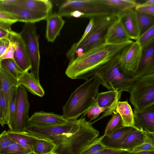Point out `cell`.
Returning <instances> with one entry per match:
<instances>
[{
    "instance_id": "cell-1",
    "label": "cell",
    "mask_w": 154,
    "mask_h": 154,
    "mask_svg": "<svg viewBox=\"0 0 154 154\" xmlns=\"http://www.w3.org/2000/svg\"><path fill=\"white\" fill-rule=\"evenodd\" d=\"M133 42L131 40L119 45L105 43L93 48L69 62L65 74L72 79L86 80L96 75L101 68Z\"/></svg>"
},
{
    "instance_id": "cell-2",
    "label": "cell",
    "mask_w": 154,
    "mask_h": 154,
    "mask_svg": "<svg viewBox=\"0 0 154 154\" xmlns=\"http://www.w3.org/2000/svg\"><path fill=\"white\" fill-rule=\"evenodd\" d=\"M102 84L95 75L86 80L70 95L63 108V115L68 120L77 119L96 102L99 87Z\"/></svg>"
},
{
    "instance_id": "cell-3",
    "label": "cell",
    "mask_w": 154,
    "mask_h": 154,
    "mask_svg": "<svg viewBox=\"0 0 154 154\" xmlns=\"http://www.w3.org/2000/svg\"><path fill=\"white\" fill-rule=\"evenodd\" d=\"M58 13L62 17L89 18L110 15L118 16L119 14L100 0H66L60 6Z\"/></svg>"
},
{
    "instance_id": "cell-4",
    "label": "cell",
    "mask_w": 154,
    "mask_h": 154,
    "mask_svg": "<svg viewBox=\"0 0 154 154\" xmlns=\"http://www.w3.org/2000/svg\"><path fill=\"white\" fill-rule=\"evenodd\" d=\"M99 135L85 118L80 119L79 128L70 137L57 145L55 152L58 154H81L85 149Z\"/></svg>"
},
{
    "instance_id": "cell-5",
    "label": "cell",
    "mask_w": 154,
    "mask_h": 154,
    "mask_svg": "<svg viewBox=\"0 0 154 154\" xmlns=\"http://www.w3.org/2000/svg\"><path fill=\"white\" fill-rule=\"evenodd\" d=\"M80 119L69 120L63 124L46 127L27 125L25 131L39 138L48 140L58 145L74 134L79 128Z\"/></svg>"
},
{
    "instance_id": "cell-6",
    "label": "cell",
    "mask_w": 154,
    "mask_h": 154,
    "mask_svg": "<svg viewBox=\"0 0 154 154\" xmlns=\"http://www.w3.org/2000/svg\"><path fill=\"white\" fill-rule=\"evenodd\" d=\"M94 23L85 38L77 47L73 59L89 50L105 44L108 30L118 16L110 15L93 17Z\"/></svg>"
},
{
    "instance_id": "cell-7",
    "label": "cell",
    "mask_w": 154,
    "mask_h": 154,
    "mask_svg": "<svg viewBox=\"0 0 154 154\" xmlns=\"http://www.w3.org/2000/svg\"><path fill=\"white\" fill-rule=\"evenodd\" d=\"M119 55L103 66L96 75L100 77L101 85L108 89L129 92L137 78L125 74L121 70L118 63Z\"/></svg>"
},
{
    "instance_id": "cell-8",
    "label": "cell",
    "mask_w": 154,
    "mask_h": 154,
    "mask_svg": "<svg viewBox=\"0 0 154 154\" xmlns=\"http://www.w3.org/2000/svg\"><path fill=\"white\" fill-rule=\"evenodd\" d=\"M129 92L134 110L140 111L154 104V74L137 78Z\"/></svg>"
},
{
    "instance_id": "cell-9",
    "label": "cell",
    "mask_w": 154,
    "mask_h": 154,
    "mask_svg": "<svg viewBox=\"0 0 154 154\" xmlns=\"http://www.w3.org/2000/svg\"><path fill=\"white\" fill-rule=\"evenodd\" d=\"M35 23H25L19 33L25 45L30 58L31 72L39 81V72L40 61L38 37Z\"/></svg>"
},
{
    "instance_id": "cell-10",
    "label": "cell",
    "mask_w": 154,
    "mask_h": 154,
    "mask_svg": "<svg viewBox=\"0 0 154 154\" xmlns=\"http://www.w3.org/2000/svg\"><path fill=\"white\" fill-rule=\"evenodd\" d=\"M142 51V48L136 41L121 52L118 57V63L120 69L123 73L134 77L137 70Z\"/></svg>"
},
{
    "instance_id": "cell-11",
    "label": "cell",
    "mask_w": 154,
    "mask_h": 154,
    "mask_svg": "<svg viewBox=\"0 0 154 154\" xmlns=\"http://www.w3.org/2000/svg\"><path fill=\"white\" fill-rule=\"evenodd\" d=\"M15 105V119L11 131L14 132L25 131L29 118V111L30 104L26 89L21 85L17 89Z\"/></svg>"
},
{
    "instance_id": "cell-12",
    "label": "cell",
    "mask_w": 154,
    "mask_h": 154,
    "mask_svg": "<svg viewBox=\"0 0 154 154\" xmlns=\"http://www.w3.org/2000/svg\"><path fill=\"white\" fill-rule=\"evenodd\" d=\"M0 11L8 14L18 21L35 23L46 20L49 14L33 11L15 5H0Z\"/></svg>"
},
{
    "instance_id": "cell-13",
    "label": "cell",
    "mask_w": 154,
    "mask_h": 154,
    "mask_svg": "<svg viewBox=\"0 0 154 154\" xmlns=\"http://www.w3.org/2000/svg\"><path fill=\"white\" fill-rule=\"evenodd\" d=\"M8 39L14 48V61L23 72H29L31 68V62L25 43L19 33L14 31Z\"/></svg>"
},
{
    "instance_id": "cell-14",
    "label": "cell",
    "mask_w": 154,
    "mask_h": 154,
    "mask_svg": "<svg viewBox=\"0 0 154 154\" xmlns=\"http://www.w3.org/2000/svg\"><path fill=\"white\" fill-rule=\"evenodd\" d=\"M69 121L63 115L41 111L35 112L29 118L27 124L46 127L64 124Z\"/></svg>"
},
{
    "instance_id": "cell-15",
    "label": "cell",
    "mask_w": 154,
    "mask_h": 154,
    "mask_svg": "<svg viewBox=\"0 0 154 154\" xmlns=\"http://www.w3.org/2000/svg\"><path fill=\"white\" fill-rule=\"evenodd\" d=\"M137 128L124 127L111 134L100 137V142L106 148L117 149H121L122 144L127 137Z\"/></svg>"
},
{
    "instance_id": "cell-16",
    "label": "cell",
    "mask_w": 154,
    "mask_h": 154,
    "mask_svg": "<svg viewBox=\"0 0 154 154\" xmlns=\"http://www.w3.org/2000/svg\"><path fill=\"white\" fill-rule=\"evenodd\" d=\"M122 92V91L112 90L98 93L96 98V102L100 106L107 108V110L101 117L91 123L92 124L105 116L112 114L116 112L117 104L121 99Z\"/></svg>"
},
{
    "instance_id": "cell-17",
    "label": "cell",
    "mask_w": 154,
    "mask_h": 154,
    "mask_svg": "<svg viewBox=\"0 0 154 154\" xmlns=\"http://www.w3.org/2000/svg\"><path fill=\"white\" fill-rule=\"evenodd\" d=\"M154 74V41L143 49L141 58L134 77Z\"/></svg>"
},
{
    "instance_id": "cell-18",
    "label": "cell",
    "mask_w": 154,
    "mask_h": 154,
    "mask_svg": "<svg viewBox=\"0 0 154 154\" xmlns=\"http://www.w3.org/2000/svg\"><path fill=\"white\" fill-rule=\"evenodd\" d=\"M135 126L139 130L146 132H154V104L143 110H134Z\"/></svg>"
},
{
    "instance_id": "cell-19",
    "label": "cell",
    "mask_w": 154,
    "mask_h": 154,
    "mask_svg": "<svg viewBox=\"0 0 154 154\" xmlns=\"http://www.w3.org/2000/svg\"><path fill=\"white\" fill-rule=\"evenodd\" d=\"M118 17L130 38L136 40L140 33L137 13L134 9L121 12Z\"/></svg>"
},
{
    "instance_id": "cell-20",
    "label": "cell",
    "mask_w": 154,
    "mask_h": 154,
    "mask_svg": "<svg viewBox=\"0 0 154 154\" xmlns=\"http://www.w3.org/2000/svg\"><path fill=\"white\" fill-rule=\"evenodd\" d=\"M131 40L119 18L109 28L105 39L107 44L117 45Z\"/></svg>"
},
{
    "instance_id": "cell-21",
    "label": "cell",
    "mask_w": 154,
    "mask_h": 154,
    "mask_svg": "<svg viewBox=\"0 0 154 154\" xmlns=\"http://www.w3.org/2000/svg\"><path fill=\"white\" fill-rule=\"evenodd\" d=\"M46 20L45 37L48 42H53L59 35L65 21L58 13L49 14Z\"/></svg>"
},
{
    "instance_id": "cell-22",
    "label": "cell",
    "mask_w": 154,
    "mask_h": 154,
    "mask_svg": "<svg viewBox=\"0 0 154 154\" xmlns=\"http://www.w3.org/2000/svg\"><path fill=\"white\" fill-rule=\"evenodd\" d=\"M0 82L6 100L7 110L8 105L12 94L17 90L20 85L18 80L0 66Z\"/></svg>"
},
{
    "instance_id": "cell-23",
    "label": "cell",
    "mask_w": 154,
    "mask_h": 154,
    "mask_svg": "<svg viewBox=\"0 0 154 154\" xmlns=\"http://www.w3.org/2000/svg\"><path fill=\"white\" fill-rule=\"evenodd\" d=\"M18 81L20 85L23 86L32 94L40 97H42L44 95L45 91L39 81L31 72H24Z\"/></svg>"
},
{
    "instance_id": "cell-24",
    "label": "cell",
    "mask_w": 154,
    "mask_h": 154,
    "mask_svg": "<svg viewBox=\"0 0 154 154\" xmlns=\"http://www.w3.org/2000/svg\"><path fill=\"white\" fill-rule=\"evenodd\" d=\"M16 5L30 10L50 14L53 5L48 0H18Z\"/></svg>"
},
{
    "instance_id": "cell-25",
    "label": "cell",
    "mask_w": 154,
    "mask_h": 154,
    "mask_svg": "<svg viewBox=\"0 0 154 154\" xmlns=\"http://www.w3.org/2000/svg\"><path fill=\"white\" fill-rule=\"evenodd\" d=\"M147 141L151 142L147 139L146 132L137 129L127 137L122 144L121 149L130 152L131 149Z\"/></svg>"
},
{
    "instance_id": "cell-26",
    "label": "cell",
    "mask_w": 154,
    "mask_h": 154,
    "mask_svg": "<svg viewBox=\"0 0 154 154\" xmlns=\"http://www.w3.org/2000/svg\"><path fill=\"white\" fill-rule=\"evenodd\" d=\"M116 112L121 116L124 126L137 127L134 124V112L127 100L119 101L117 104Z\"/></svg>"
},
{
    "instance_id": "cell-27",
    "label": "cell",
    "mask_w": 154,
    "mask_h": 154,
    "mask_svg": "<svg viewBox=\"0 0 154 154\" xmlns=\"http://www.w3.org/2000/svg\"><path fill=\"white\" fill-rule=\"evenodd\" d=\"M7 131L8 135L15 143L26 148L32 149V144L38 138L25 131L14 132L10 130Z\"/></svg>"
},
{
    "instance_id": "cell-28",
    "label": "cell",
    "mask_w": 154,
    "mask_h": 154,
    "mask_svg": "<svg viewBox=\"0 0 154 154\" xmlns=\"http://www.w3.org/2000/svg\"><path fill=\"white\" fill-rule=\"evenodd\" d=\"M57 145L45 139L38 138L32 144L33 154H48L55 152Z\"/></svg>"
},
{
    "instance_id": "cell-29",
    "label": "cell",
    "mask_w": 154,
    "mask_h": 154,
    "mask_svg": "<svg viewBox=\"0 0 154 154\" xmlns=\"http://www.w3.org/2000/svg\"><path fill=\"white\" fill-rule=\"evenodd\" d=\"M103 4L120 13L131 9H134L138 3L134 0H100Z\"/></svg>"
},
{
    "instance_id": "cell-30",
    "label": "cell",
    "mask_w": 154,
    "mask_h": 154,
    "mask_svg": "<svg viewBox=\"0 0 154 154\" xmlns=\"http://www.w3.org/2000/svg\"><path fill=\"white\" fill-rule=\"evenodd\" d=\"M0 66L17 80L22 77L24 72L12 59L3 60L0 62Z\"/></svg>"
},
{
    "instance_id": "cell-31",
    "label": "cell",
    "mask_w": 154,
    "mask_h": 154,
    "mask_svg": "<svg viewBox=\"0 0 154 154\" xmlns=\"http://www.w3.org/2000/svg\"><path fill=\"white\" fill-rule=\"evenodd\" d=\"M17 90L12 94L9 101L6 112L5 120L10 130L12 129L15 119L16 97Z\"/></svg>"
},
{
    "instance_id": "cell-32",
    "label": "cell",
    "mask_w": 154,
    "mask_h": 154,
    "mask_svg": "<svg viewBox=\"0 0 154 154\" xmlns=\"http://www.w3.org/2000/svg\"><path fill=\"white\" fill-rule=\"evenodd\" d=\"M136 12L140 35L151 27L154 26V16L137 11Z\"/></svg>"
},
{
    "instance_id": "cell-33",
    "label": "cell",
    "mask_w": 154,
    "mask_h": 154,
    "mask_svg": "<svg viewBox=\"0 0 154 154\" xmlns=\"http://www.w3.org/2000/svg\"><path fill=\"white\" fill-rule=\"evenodd\" d=\"M112 114V116L106 127L104 135H108L116 130L125 126L119 114L116 112Z\"/></svg>"
},
{
    "instance_id": "cell-34",
    "label": "cell",
    "mask_w": 154,
    "mask_h": 154,
    "mask_svg": "<svg viewBox=\"0 0 154 154\" xmlns=\"http://www.w3.org/2000/svg\"><path fill=\"white\" fill-rule=\"evenodd\" d=\"M0 154H33L31 149L25 148L14 143L0 150Z\"/></svg>"
},
{
    "instance_id": "cell-35",
    "label": "cell",
    "mask_w": 154,
    "mask_h": 154,
    "mask_svg": "<svg viewBox=\"0 0 154 154\" xmlns=\"http://www.w3.org/2000/svg\"><path fill=\"white\" fill-rule=\"evenodd\" d=\"M90 21L85 30L83 34L78 42L73 44L69 50L66 54V56L69 62L72 60L74 57L75 50L78 46L85 38L89 32L94 23V19L93 17L89 18Z\"/></svg>"
},
{
    "instance_id": "cell-36",
    "label": "cell",
    "mask_w": 154,
    "mask_h": 154,
    "mask_svg": "<svg viewBox=\"0 0 154 154\" xmlns=\"http://www.w3.org/2000/svg\"><path fill=\"white\" fill-rule=\"evenodd\" d=\"M136 41L143 49L154 41V26L140 35Z\"/></svg>"
},
{
    "instance_id": "cell-37",
    "label": "cell",
    "mask_w": 154,
    "mask_h": 154,
    "mask_svg": "<svg viewBox=\"0 0 154 154\" xmlns=\"http://www.w3.org/2000/svg\"><path fill=\"white\" fill-rule=\"evenodd\" d=\"M100 137L95 139L83 151L81 154H93L106 147L100 142Z\"/></svg>"
},
{
    "instance_id": "cell-38",
    "label": "cell",
    "mask_w": 154,
    "mask_h": 154,
    "mask_svg": "<svg viewBox=\"0 0 154 154\" xmlns=\"http://www.w3.org/2000/svg\"><path fill=\"white\" fill-rule=\"evenodd\" d=\"M107 110V108L100 107L96 102L83 114L82 117H84L88 114H90L91 115L92 117L90 121H88L90 122L91 121L98 117L100 113Z\"/></svg>"
},
{
    "instance_id": "cell-39",
    "label": "cell",
    "mask_w": 154,
    "mask_h": 154,
    "mask_svg": "<svg viewBox=\"0 0 154 154\" xmlns=\"http://www.w3.org/2000/svg\"><path fill=\"white\" fill-rule=\"evenodd\" d=\"M6 111V100L0 82V124L3 127L6 124L5 120Z\"/></svg>"
},
{
    "instance_id": "cell-40",
    "label": "cell",
    "mask_w": 154,
    "mask_h": 154,
    "mask_svg": "<svg viewBox=\"0 0 154 154\" xmlns=\"http://www.w3.org/2000/svg\"><path fill=\"white\" fill-rule=\"evenodd\" d=\"M15 143L9 136L6 131L0 134V150L3 149Z\"/></svg>"
},
{
    "instance_id": "cell-41",
    "label": "cell",
    "mask_w": 154,
    "mask_h": 154,
    "mask_svg": "<svg viewBox=\"0 0 154 154\" xmlns=\"http://www.w3.org/2000/svg\"><path fill=\"white\" fill-rule=\"evenodd\" d=\"M137 12L154 16V5H147L137 3L134 8Z\"/></svg>"
},
{
    "instance_id": "cell-42",
    "label": "cell",
    "mask_w": 154,
    "mask_h": 154,
    "mask_svg": "<svg viewBox=\"0 0 154 154\" xmlns=\"http://www.w3.org/2000/svg\"><path fill=\"white\" fill-rule=\"evenodd\" d=\"M13 32L11 29V26L0 23V39H8Z\"/></svg>"
},
{
    "instance_id": "cell-43",
    "label": "cell",
    "mask_w": 154,
    "mask_h": 154,
    "mask_svg": "<svg viewBox=\"0 0 154 154\" xmlns=\"http://www.w3.org/2000/svg\"><path fill=\"white\" fill-rule=\"evenodd\" d=\"M153 150H154V144L147 141L131 149L130 152L147 151Z\"/></svg>"
},
{
    "instance_id": "cell-44",
    "label": "cell",
    "mask_w": 154,
    "mask_h": 154,
    "mask_svg": "<svg viewBox=\"0 0 154 154\" xmlns=\"http://www.w3.org/2000/svg\"><path fill=\"white\" fill-rule=\"evenodd\" d=\"M18 22L15 19L10 15L0 11V23L11 26Z\"/></svg>"
},
{
    "instance_id": "cell-45",
    "label": "cell",
    "mask_w": 154,
    "mask_h": 154,
    "mask_svg": "<svg viewBox=\"0 0 154 154\" xmlns=\"http://www.w3.org/2000/svg\"><path fill=\"white\" fill-rule=\"evenodd\" d=\"M129 152L124 149H117L106 148L93 154H125Z\"/></svg>"
},
{
    "instance_id": "cell-46",
    "label": "cell",
    "mask_w": 154,
    "mask_h": 154,
    "mask_svg": "<svg viewBox=\"0 0 154 154\" xmlns=\"http://www.w3.org/2000/svg\"><path fill=\"white\" fill-rule=\"evenodd\" d=\"M14 46L11 42H9L8 48L5 53L0 58V62L6 59H12L14 60Z\"/></svg>"
},
{
    "instance_id": "cell-47",
    "label": "cell",
    "mask_w": 154,
    "mask_h": 154,
    "mask_svg": "<svg viewBox=\"0 0 154 154\" xmlns=\"http://www.w3.org/2000/svg\"><path fill=\"white\" fill-rule=\"evenodd\" d=\"M9 40H8L0 52V58L5 53L9 47Z\"/></svg>"
},
{
    "instance_id": "cell-48",
    "label": "cell",
    "mask_w": 154,
    "mask_h": 154,
    "mask_svg": "<svg viewBox=\"0 0 154 154\" xmlns=\"http://www.w3.org/2000/svg\"><path fill=\"white\" fill-rule=\"evenodd\" d=\"M125 154H154V150L147 151L131 152Z\"/></svg>"
},
{
    "instance_id": "cell-49",
    "label": "cell",
    "mask_w": 154,
    "mask_h": 154,
    "mask_svg": "<svg viewBox=\"0 0 154 154\" xmlns=\"http://www.w3.org/2000/svg\"><path fill=\"white\" fill-rule=\"evenodd\" d=\"M8 40L5 39H0V52Z\"/></svg>"
},
{
    "instance_id": "cell-50",
    "label": "cell",
    "mask_w": 154,
    "mask_h": 154,
    "mask_svg": "<svg viewBox=\"0 0 154 154\" xmlns=\"http://www.w3.org/2000/svg\"><path fill=\"white\" fill-rule=\"evenodd\" d=\"M142 4L145 5H154V0H148Z\"/></svg>"
},
{
    "instance_id": "cell-51",
    "label": "cell",
    "mask_w": 154,
    "mask_h": 154,
    "mask_svg": "<svg viewBox=\"0 0 154 154\" xmlns=\"http://www.w3.org/2000/svg\"><path fill=\"white\" fill-rule=\"evenodd\" d=\"M48 154H58L56 152H52V153H51Z\"/></svg>"
}]
</instances>
